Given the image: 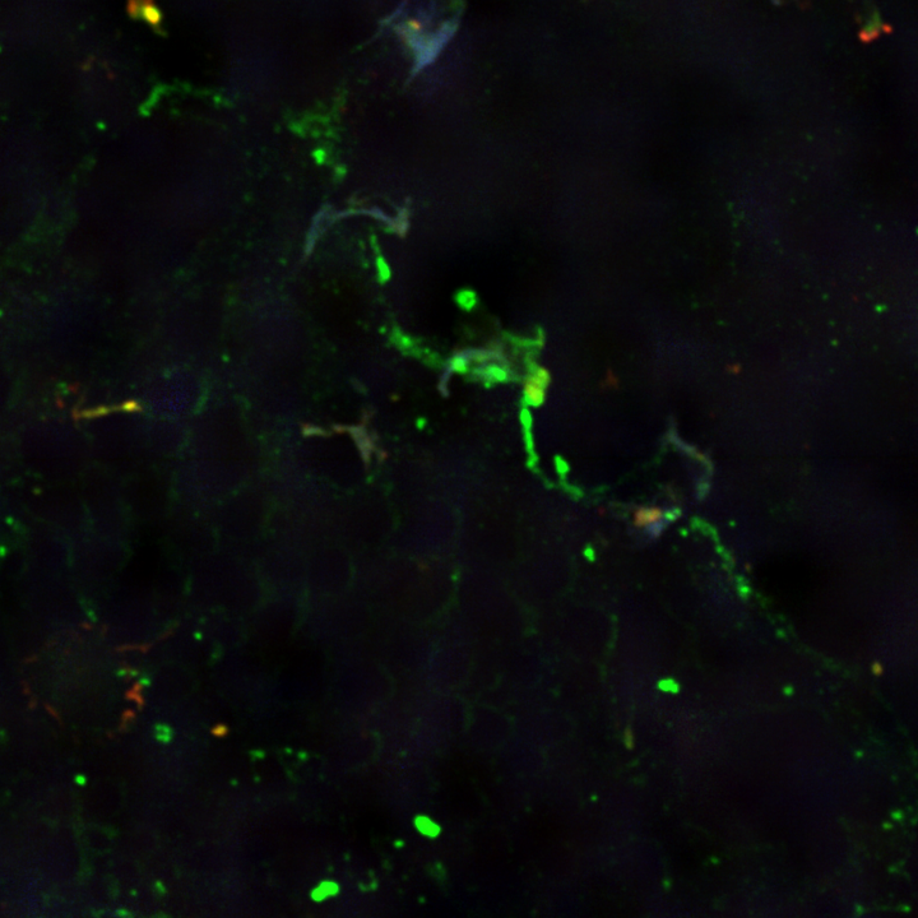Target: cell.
Here are the masks:
<instances>
[{
    "label": "cell",
    "mask_w": 918,
    "mask_h": 918,
    "mask_svg": "<svg viewBox=\"0 0 918 918\" xmlns=\"http://www.w3.org/2000/svg\"><path fill=\"white\" fill-rule=\"evenodd\" d=\"M661 518H662L661 510L643 509L641 510V512L637 513V516H635V525L637 526L652 525V523L660 521Z\"/></svg>",
    "instance_id": "1"
},
{
    "label": "cell",
    "mask_w": 918,
    "mask_h": 918,
    "mask_svg": "<svg viewBox=\"0 0 918 918\" xmlns=\"http://www.w3.org/2000/svg\"><path fill=\"white\" fill-rule=\"evenodd\" d=\"M875 671H876V672H879V674H880V667H879V665L875 667Z\"/></svg>",
    "instance_id": "2"
}]
</instances>
